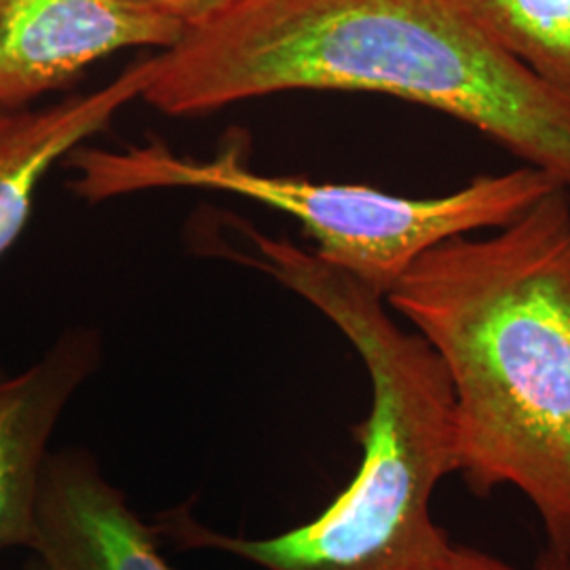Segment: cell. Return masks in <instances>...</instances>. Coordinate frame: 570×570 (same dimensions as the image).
I'll return each instance as SVG.
<instances>
[{"instance_id": "1", "label": "cell", "mask_w": 570, "mask_h": 570, "mask_svg": "<svg viewBox=\"0 0 570 570\" xmlns=\"http://www.w3.org/2000/svg\"><path fill=\"white\" fill-rule=\"evenodd\" d=\"M150 61L142 100L167 117L287 91L383 94L468 122L570 190V100L450 0H216Z\"/></svg>"}, {"instance_id": "2", "label": "cell", "mask_w": 570, "mask_h": 570, "mask_svg": "<svg viewBox=\"0 0 570 570\" xmlns=\"http://www.w3.org/2000/svg\"><path fill=\"white\" fill-rule=\"evenodd\" d=\"M449 372L459 473L520 490L570 551V190L423 254L385 296Z\"/></svg>"}, {"instance_id": "3", "label": "cell", "mask_w": 570, "mask_h": 570, "mask_svg": "<svg viewBox=\"0 0 570 570\" xmlns=\"http://www.w3.org/2000/svg\"><path fill=\"white\" fill-rule=\"evenodd\" d=\"M244 233L258 258H247L315 306L357 351L372 402L353 429L362 461L326 510L282 534L247 539L197 524L188 510L155 524L183 550L226 551L265 570H438L454 543L438 527L431 499L459 473L456 402L433 346L389 315L385 296L327 265L315 252L252 226Z\"/></svg>"}, {"instance_id": "4", "label": "cell", "mask_w": 570, "mask_h": 570, "mask_svg": "<svg viewBox=\"0 0 570 570\" xmlns=\"http://www.w3.org/2000/svg\"><path fill=\"white\" fill-rule=\"evenodd\" d=\"M66 159L77 174L75 195L91 204L157 188H204L284 212L305 228L322 261L381 296L435 245L511 225L562 186L543 169L522 165L478 176L449 195L404 197L360 184L261 174L247 164L242 138H228L212 159L180 157L161 142L125 150L79 146Z\"/></svg>"}, {"instance_id": "5", "label": "cell", "mask_w": 570, "mask_h": 570, "mask_svg": "<svg viewBox=\"0 0 570 570\" xmlns=\"http://www.w3.org/2000/svg\"><path fill=\"white\" fill-rule=\"evenodd\" d=\"M184 26L131 0H0V110L66 89L110 53L176 45Z\"/></svg>"}, {"instance_id": "6", "label": "cell", "mask_w": 570, "mask_h": 570, "mask_svg": "<svg viewBox=\"0 0 570 570\" xmlns=\"http://www.w3.org/2000/svg\"><path fill=\"white\" fill-rule=\"evenodd\" d=\"M121 490L85 450L49 452L42 468L32 558L23 570H176Z\"/></svg>"}, {"instance_id": "7", "label": "cell", "mask_w": 570, "mask_h": 570, "mask_svg": "<svg viewBox=\"0 0 570 570\" xmlns=\"http://www.w3.org/2000/svg\"><path fill=\"white\" fill-rule=\"evenodd\" d=\"M100 353L96 332L70 330L35 366L0 381V550H30L47 444Z\"/></svg>"}, {"instance_id": "8", "label": "cell", "mask_w": 570, "mask_h": 570, "mask_svg": "<svg viewBox=\"0 0 570 570\" xmlns=\"http://www.w3.org/2000/svg\"><path fill=\"white\" fill-rule=\"evenodd\" d=\"M153 61H136L102 89L49 106L0 110V258L30 220L37 188L53 165L142 98Z\"/></svg>"}, {"instance_id": "9", "label": "cell", "mask_w": 570, "mask_h": 570, "mask_svg": "<svg viewBox=\"0 0 570 570\" xmlns=\"http://www.w3.org/2000/svg\"><path fill=\"white\" fill-rule=\"evenodd\" d=\"M492 45L570 100V0H450Z\"/></svg>"}, {"instance_id": "10", "label": "cell", "mask_w": 570, "mask_h": 570, "mask_svg": "<svg viewBox=\"0 0 570 570\" xmlns=\"http://www.w3.org/2000/svg\"><path fill=\"white\" fill-rule=\"evenodd\" d=\"M131 2H138L157 13H164L171 20L180 21L183 26L199 20L209 7L216 4V0H131Z\"/></svg>"}, {"instance_id": "11", "label": "cell", "mask_w": 570, "mask_h": 570, "mask_svg": "<svg viewBox=\"0 0 570 570\" xmlns=\"http://www.w3.org/2000/svg\"><path fill=\"white\" fill-rule=\"evenodd\" d=\"M438 570H515L508 562L490 556L487 551L471 550L454 546L449 558L442 562Z\"/></svg>"}, {"instance_id": "12", "label": "cell", "mask_w": 570, "mask_h": 570, "mask_svg": "<svg viewBox=\"0 0 570 570\" xmlns=\"http://www.w3.org/2000/svg\"><path fill=\"white\" fill-rule=\"evenodd\" d=\"M537 570H570V551L548 546L539 556Z\"/></svg>"}]
</instances>
